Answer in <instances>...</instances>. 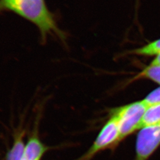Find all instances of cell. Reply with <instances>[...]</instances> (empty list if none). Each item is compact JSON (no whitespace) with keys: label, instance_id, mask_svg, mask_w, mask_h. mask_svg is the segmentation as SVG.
<instances>
[{"label":"cell","instance_id":"cell-1","mask_svg":"<svg viewBox=\"0 0 160 160\" xmlns=\"http://www.w3.org/2000/svg\"><path fill=\"white\" fill-rule=\"evenodd\" d=\"M6 12H14L35 25L43 43L49 36L65 42L67 35L59 28L45 0H0V14Z\"/></svg>","mask_w":160,"mask_h":160},{"label":"cell","instance_id":"cell-2","mask_svg":"<svg viewBox=\"0 0 160 160\" xmlns=\"http://www.w3.org/2000/svg\"><path fill=\"white\" fill-rule=\"evenodd\" d=\"M147 105L143 100L138 101L114 109L120 134V141L141 129V123Z\"/></svg>","mask_w":160,"mask_h":160},{"label":"cell","instance_id":"cell-3","mask_svg":"<svg viewBox=\"0 0 160 160\" xmlns=\"http://www.w3.org/2000/svg\"><path fill=\"white\" fill-rule=\"evenodd\" d=\"M120 141L118 118L112 110L111 116L99 132L92 147L77 160H92L99 152L114 146Z\"/></svg>","mask_w":160,"mask_h":160},{"label":"cell","instance_id":"cell-4","mask_svg":"<svg viewBox=\"0 0 160 160\" xmlns=\"http://www.w3.org/2000/svg\"><path fill=\"white\" fill-rule=\"evenodd\" d=\"M160 146V122L141 129L137 138L135 160H148Z\"/></svg>","mask_w":160,"mask_h":160},{"label":"cell","instance_id":"cell-5","mask_svg":"<svg viewBox=\"0 0 160 160\" xmlns=\"http://www.w3.org/2000/svg\"><path fill=\"white\" fill-rule=\"evenodd\" d=\"M49 148L40 141L38 135L33 134L25 144L24 160H41Z\"/></svg>","mask_w":160,"mask_h":160},{"label":"cell","instance_id":"cell-6","mask_svg":"<svg viewBox=\"0 0 160 160\" xmlns=\"http://www.w3.org/2000/svg\"><path fill=\"white\" fill-rule=\"evenodd\" d=\"M25 144L23 141V133L17 134L10 149L6 155V160H23Z\"/></svg>","mask_w":160,"mask_h":160},{"label":"cell","instance_id":"cell-7","mask_svg":"<svg viewBox=\"0 0 160 160\" xmlns=\"http://www.w3.org/2000/svg\"><path fill=\"white\" fill-rule=\"evenodd\" d=\"M160 122V104L147 107L141 123V129Z\"/></svg>","mask_w":160,"mask_h":160},{"label":"cell","instance_id":"cell-8","mask_svg":"<svg viewBox=\"0 0 160 160\" xmlns=\"http://www.w3.org/2000/svg\"><path fill=\"white\" fill-rule=\"evenodd\" d=\"M147 78L160 85V65H151L143 69L136 78Z\"/></svg>","mask_w":160,"mask_h":160},{"label":"cell","instance_id":"cell-9","mask_svg":"<svg viewBox=\"0 0 160 160\" xmlns=\"http://www.w3.org/2000/svg\"><path fill=\"white\" fill-rule=\"evenodd\" d=\"M133 53L142 56H158L160 54V39L133 51Z\"/></svg>","mask_w":160,"mask_h":160},{"label":"cell","instance_id":"cell-10","mask_svg":"<svg viewBox=\"0 0 160 160\" xmlns=\"http://www.w3.org/2000/svg\"><path fill=\"white\" fill-rule=\"evenodd\" d=\"M142 100L147 106L160 104V87L149 93Z\"/></svg>","mask_w":160,"mask_h":160},{"label":"cell","instance_id":"cell-11","mask_svg":"<svg viewBox=\"0 0 160 160\" xmlns=\"http://www.w3.org/2000/svg\"><path fill=\"white\" fill-rule=\"evenodd\" d=\"M151 65H160V54L157 56L151 62Z\"/></svg>","mask_w":160,"mask_h":160}]
</instances>
